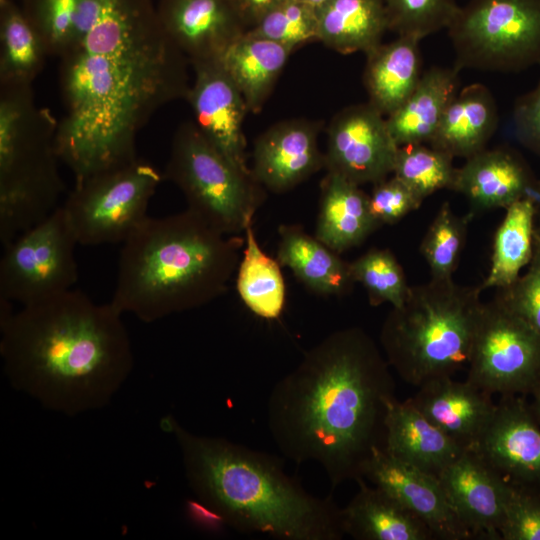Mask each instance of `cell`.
Segmentation results:
<instances>
[{
	"mask_svg": "<svg viewBox=\"0 0 540 540\" xmlns=\"http://www.w3.org/2000/svg\"><path fill=\"white\" fill-rule=\"evenodd\" d=\"M384 450L392 457L438 477L465 449L425 417L409 400L387 407Z\"/></svg>",
	"mask_w": 540,
	"mask_h": 540,
	"instance_id": "obj_22",
	"label": "cell"
},
{
	"mask_svg": "<svg viewBox=\"0 0 540 540\" xmlns=\"http://www.w3.org/2000/svg\"><path fill=\"white\" fill-rule=\"evenodd\" d=\"M160 171L140 158L75 181L61 205L77 242L84 246L123 243L148 217Z\"/></svg>",
	"mask_w": 540,
	"mask_h": 540,
	"instance_id": "obj_10",
	"label": "cell"
},
{
	"mask_svg": "<svg viewBox=\"0 0 540 540\" xmlns=\"http://www.w3.org/2000/svg\"><path fill=\"white\" fill-rule=\"evenodd\" d=\"M540 187L526 162L508 148L484 149L456 168L451 190L464 195L476 211L506 209L531 200Z\"/></svg>",
	"mask_w": 540,
	"mask_h": 540,
	"instance_id": "obj_20",
	"label": "cell"
},
{
	"mask_svg": "<svg viewBox=\"0 0 540 540\" xmlns=\"http://www.w3.org/2000/svg\"><path fill=\"white\" fill-rule=\"evenodd\" d=\"M419 42L398 36L366 53L363 78L368 102L386 117L406 101L420 80Z\"/></svg>",
	"mask_w": 540,
	"mask_h": 540,
	"instance_id": "obj_28",
	"label": "cell"
},
{
	"mask_svg": "<svg viewBox=\"0 0 540 540\" xmlns=\"http://www.w3.org/2000/svg\"><path fill=\"white\" fill-rule=\"evenodd\" d=\"M528 397L530 398V400H528L530 408L536 420L540 424V381L537 383Z\"/></svg>",
	"mask_w": 540,
	"mask_h": 540,
	"instance_id": "obj_45",
	"label": "cell"
},
{
	"mask_svg": "<svg viewBox=\"0 0 540 540\" xmlns=\"http://www.w3.org/2000/svg\"><path fill=\"white\" fill-rule=\"evenodd\" d=\"M21 9L50 56L59 57L73 36L81 0H21Z\"/></svg>",
	"mask_w": 540,
	"mask_h": 540,
	"instance_id": "obj_39",
	"label": "cell"
},
{
	"mask_svg": "<svg viewBox=\"0 0 540 540\" xmlns=\"http://www.w3.org/2000/svg\"><path fill=\"white\" fill-rule=\"evenodd\" d=\"M76 236L61 205L3 246L0 301L21 306L68 290L78 280Z\"/></svg>",
	"mask_w": 540,
	"mask_h": 540,
	"instance_id": "obj_11",
	"label": "cell"
},
{
	"mask_svg": "<svg viewBox=\"0 0 540 540\" xmlns=\"http://www.w3.org/2000/svg\"><path fill=\"white\" fill-rule=\"evenodd\" d=\"M58 121L31 84L0 85V242L5 246L58 206L64 191Z\"/></svg>",
	"mask_w": 540,
	"mask_h": 540,
	"instance_id": "obj_7",
	"label": "cell"
},
{
	"mask_svg": "<svg viewBox=\"0 0 540 540\" xmlns=\"http://www.w3.org/2000/svg\"><path fill=\"white\" fill-rule=\"evenodd\" d=\"M447 30L459 71L511 73L540 64V0H470Z\"/></svg>",
	"mask_w": 540,
	"mask_h": 540,
	"instance_id": "obj_9",
	"label": "cell"
},
{
	"mask_svg": "<svg viewBox=\"0 0 540 540\" xmlns=\"http://www.w3.org/2000/svg\"><path fill=\"white\" fill-rule=\"evenodd\" d=\"M497 294L540 334V245L534 238V252L525 273Z\"/></svg>",
	"mask_w": 540,
	"mask_h": 540,
	"instance_id": "obj_41",
	"label": "cell"
},
{
	"mask_svg": "<svg viewBox=\"0 0 540 540\" xmlns=\"http://www.w3.org/2000/svg\"><path fill=\"white\" fill-rule=\"evenodd\" d=\"M243 245L188 209L148 216L122 243L110 302L145 323L204 306L227 290Z\"/></svg>",
	"mask_w": 540,
	"mask_h": 540,
	"instance_id": "obj_5",
	"label": "cell"
},
{
	"mask_svg": "<svg viewBox=\"0 0 540 540\" xmlns=\"http://www.w3.org/2000/svg\"><path fill=\"white\" fill-rule=\"evenodd\" d=\"M305 3H308L312 6H315V7H318L319 5H321L322 3L328 1V0H301Z\"/></svg>",
	"mask_w": 540,
	"mask_h": 540,
	"instance_id": "obj_47",
	"label": "cell"
},
{
	"mask_svg": "<svg viewBox=\"0 0 540 540\" xmlns=\"http://www.w3.org/2000/svg\"><path fill=\"white\" fill-rule=\"evenodd\" d=\"M453 159L429 144H406L398 147L392 174L424 201L439 190H451L456 172Z\"/></svg>",
	"mask_w": 540,
	"mask_h": 540,
	"instance_id": "obj_34",
	"label": "cell"
},
{
	"mask_svg": "<svg viewBox=\"0 0 540 540\" xmlns=\"http://www.w3.org/2000/svg\"><path fill=\"white\" fill-rule=\"evenodd\" d=\"M355 282L365 288L372 306L389 303L400 307L409 292L402 266L388 249L373 248L350 263Z\"/></svg>",
	"mask_w": 540,
	"mask_h": 540,
	"instance_id": "obj_36",
	"label": "cell"
},
{
	"mask_svg": "<svg viewBox=\"0 0 540 540\" xmlns=\"http://www.w3.org/2000/svg\"><path fill=\"white\" fill-rule=\"evenodd\" d=\"M368 196L370 212L380 226L397 223L423 202L394 175L375 183Z\"/></svg>",
	"mask_w": 540,
	"mask_h": 540,
	"instance_id": "obj_42",
	"label": "cell"
},
{
	"mask_svg": "<svg viewBox=\"0 0 540 540\" xmlns=\"http://www.w3.org/2000/svg\"><path fill=\"white\" fill-rule=\"evenodd\" d=\"M277 260L312 292L321 296H342L355 283L350 263L340 258L301 226L281 225L278 229Z\"/></svg>",
	"mask_w": 540,
	"mask_h": 540,
	"instance_id": "obj_27",
	"label": "cell"
},
{
	"mask_svg": "<svg viewBox=\"0 0 540 540\" xmlns=\"http://www.w3.org/2000/svg\"><path fill=\"white\" fill-rule=\"evenodd\" d=\"M320 124L306 119L278 122L256 139L252 174L263 188L284 193L324 167Z\"/></svg>",
	"mask_w": 540,
	"mask_h": 540,
	"instance_id": "obj_19",
	"label": "cell"
},
{
	"mask_svg": "<svg viewBox=\"0 0 540 540\" xmlns=\"http://www.w3.org/2000/svg\"><path fill=\"white\" fill-rule=\"evenodd\" d=\"M512 121L518 142L540 157V80L516 100Z\"/></svg>",
	"mask_w": 540,
	"mask_h": 540,
	"instance_id": "obj_43",
	"label": "cell"
},
{
	"mask_svg": "<svg viewBox=\"0 0 540 540\" xmlns=\"http://www.w3.org/2000/svg\"><path fill=\"white\" fill-rule=\"evenodd\" d=\"M164 176L183 193L186 209L227 235H240L253 224L264 198L252 172L226 158L193 120L174 132Z\"/></svg>",
	"mask_w": 540,
	"mask_h": 540,
	"instance_id": "obj_8",
	"label": "cell"
},
{
	"mask_svg": "<svg viewBox=\"0 0 540 540\" xmlns=\"http://www.w3.org/2000/svg\"><path fill=\"white\" fill-rule=\"evenodd\" d=\"M398 147L386 116L369 102L351 105L329 123L324 167L359 186L375 184L393 172Z\"/></svg>",
	"mask_w": 540,
	"mask_h": 540,
	"instance_id": "obj_13",
	"label": "cell"
},
{
	"mask_svg": "<svg viewBox=\"0 0 540 540\" xmlns=\"http://www.w3.org/2000/svg\"><path fill=\"white\" fill-rule=\"evenodd\" d=\"M409 400L465 450L475 446L496 409L493 395L452 377L426 382Z\"/></svg>",
	"mask_w": 540,
	"mask_h": 540,
	"instance_id": "obj_21",
	"label": "cell"
},
{
	"mask_svg": "<svg viewBox=\"0 0 540 540\" xmlns=\"http://www.w3.org/2000/svg\"><path fill=\"white\" fill-rule=\"evenodd\" d=\"M58 58L56 147L75 181L135 160L140 130L158 109L185 100L191 84L190 63L153 0H81Z\"/></svg>",
	"mask_w": 540,
	"mask_h": 540,
	"instance_id": "obj_1",
	"label": "cell"
},
{
	"mask_svg": "<svg viewBox=\"0 0 540 540\" xmlns=\"http://www.w3.org/2000/svg\"><path fill=\"white\" fill-rule=\"evenodd\" d=\"M160 23L190 64L219 60L246 32L232 0H159Z\"/></svg>",
	"mask_w": 540,
	"mask_h": 540,
	"instance_id": "obj_17",
	"label": "cell"
},
{
	"mask_svg": "<svg viewBox=\"0 0 540 540\" xmlns=\"http://www.w3.org/2000/svg\"><path fill=\"white\" fill-rule=\"evenodd\" d=\"M191 65L194 77L185 100L191 107L193 122L234 165L252 172L246 158L243 123L249 110L243 95L220 60Z\"/></svg>",
	"mask_w": 540,
	"mask_h": 540,
	"instance_id": "obj_15",
	"label": "cell"
},
{
	"mask_svg": "<svg viewBox=\"0 0 540 540\" xmlns=\"http://www.w3.org/2000/svg\"><path fill=\"white\" fill-rule=\"evenodd\" d=\"M6 1H8V0H0V4H3Z\"/></svg>",
	"mask_w": 540,
	"mask_h": 540,
	"instance_id": "obj_48",
	"label": "cell"
},
{
	"mask_svg": "<svg viewBox=\"0 0 540 540\" xmlns=\"http://www.w3.org/2000/svg\"><path fill=\"white\" fill-rule=\"evenodd\" d=\"M389 30L417 40L447 29L459 10L456 0H383Z\"/></svg>",
	"mask_w": 540,
	"mask_h": 540,
	"instance_id": "obj_38",
	"label": "cell"
},
{
	"mask_svg": "<svg viewBox=\"0 0 540 540\" xmlns=\"http://www.w3.org/2000/svg\"><path fill=\"white\" fill-rule=\"evenodd\" d=\"M316 12L317 40L341 54H366L389 30L383 0H328Z\"/></svg>",
	"mask_w": 540,
	"mask_h": 540,
	"instance_id": "obj_29",
	"label": "cell"
},
{
	"mask_svg": "<svg viewBox=\"0 0 540 540\" xmlns=\"http://www.w3.org/2000/svg\"><path fill=\"white\" fill-rule=\"evenodd\" d=\"M446 498L473 539L501 540L508 484L472 449L438 476Z\"/></svg>",
	"mask_w": 540,
	"mask_h": 540,
	"instance_id": "obj_16",
	"label": "cell"
},
{
	"mask_svg": "<svg viewBox=\"0 0 540 540\" xmlns=\"http://www.w3.org/2000/svg\"><path fill=\"white\" fill-rule=\"evenodd\" d=\"M244 234L245 248L237 268L238 294L255 315L269 320L276 319L282 313L286 300L281 265L262 250L253 224L246 227Z\"/></svg>",
	"mask_w": 540,
	"mask_h": 540,
	"instance_id": "obj_33",
	"label": "cell"
},
{
	"mask_svg": "<svg viewBox=\"0 0 540 540\" xmlns=\"http://www.w3.org/2000/svg\"><path fill=\"white\" fill-rule=\"evenodd\" d=\"M292 52L286 46L245 33L219 59L249 112L261 110Z\"/></svg>",
	"mask_w": 540,
	"mask_h": 540,
	"instance_id": "obj_30",
	"label": "cell"
},
{
	"mask_svg": "<svg viewBox=\"0 0 540 540\" xmlns=\"http://www.w3.org/2000/svg\"><path fill=\"white\" fill-rule=\"evenodd\" d=\"M459 72L454 66H433L422 73L406 101L386 117L398 146L431 141L446 108L458 93Z\"/></svg>",
	"mask_w": 540,
	"mask_h": 540,
	"instance_id": "obj_26",
	"label": "cell"
},
{
	"mask_svg": "<svg viewBox=\"0 0 540 540\" xmlns=\"http://www.w3.org/2000/svg\"><path fill=\"white\" fill-rule=\"evenodd\" d=\"M48 56L21 6L12 0L0 4V85H32Z\"/></svg>",
	"mask_w": 540,
	"mask_h": 540,
	"instance_id": "obj_32",
	"label": "cell"
},
{
	"mask_svg": "<svg viewBox=\"0 0 540 540\" xmlns=\"http://www.w3.org/2000/svg\"><path fill=\"white\" fill-rule=\"evenodd\" d=\"M466 380L491 395L528 397L540 381V334L497 294L484 303Z\"/></svg>",
	"mask_w": 540,
	"mask_h": 540,
	"instance_id": "obj_12",
	"label": "cell"
},
{
	"mask_svg": "<svg viewBox=\"0 0 540 540\" xmlns=\"http://www.w3.org/2000/svg\"><path fill=\"white\" fill-rule=\"evenodd\" d=\"M478 286L453 278L410 286L400 307H392L380 331L384 355L406 383L452 377L467 367L484 302Z\"/></svg>",
	"mask_w": 540,
	"mask_h": 540,
	"instance_id": "obj_6",
	"label": "cell"
},
{
	"mask_svg": "<svg viewBox=\"0 0 540 540\" xmlns=\"http://www.w3.org/2000/svg\"><path fill=\"white\" fill-rule=\"evenodd\" d=\"M240 17L242 18L246 31L258 22V20L269 10L283 2L284 0H232Z\"/></svg>",
	"mask_w": 540,
	"mask_h": 540,
	"instance_id": "obj_44",
	"label": "cell"
},
{
	"mask_svg": "<svg viewBox=\"0 0 540 540\" xmlns=\"http://www.w3.org/2000/svg\"><path fill=\"white\" fill-rule=\"evenodd\" d=\"M363 478L416 514L435 539H473L451 508L438 477L377 449L364 468Z\"/></svg>",
	"mask_w": 540,
	"mask_h": 540,
	"instance_id": "obj_18",
	"label": "cell"
},
{
	"mask_svg": "<svg viewBox=\"0 0 540 540\" xmlns=\"http://www.w3.org/2000/svg\"><path fill=\"white\" fill-rule=\"evenodd\" d=\"M389 367L362 328L326 336L270 392L267 425L280 452L298 464H319L332 487L363 478L373 452L385 447L395 398Z\"/></svg>",
	"mask_w": 540,
	"mask_h": 540,
	"instance_id": "obj_2",
	"label": "cell"
},
{
	"mask_svg": "<svg viewBox=\"0 0 540 540\" xmlns=\"http://www.w3.org/2000/svg\"><path fill=\"white\" fill-rule=\"evenodd\" d=\"M181 453L190 489L219 520L278 540H340L341 508L308 493L280 460L221 437L194 434L173 416L160 421Z\"/></svg>",
	"mask_w": 540,
	"mask_h": 540,
	"instance_id": "obj_4",
	"label": "cell"
},
{
	"mask_svg": "<svg viewBox=\"0 0 540 540\" xmlns=\"http://www.w3.org/2000/svg\"><path fill=\"white\" fill-rule=\"evenodd\" d=\"M497 125L492 93L481 83L470 84L450 102L428 144L453 158L467 159L486 148Z\"/></svg>",
	"mask_w": 540,
	"mask_h": 540,
	"instance_id": "obj_25",
	"label": "cell"
},
{
	"mask_svg": "<svg viewBox=\"0 0 540 540\" xmlns=\"http://www.w3.org/2000/svg\"><path fill=\"white\" fill-rule=\"evenodd\" d=\"M470 216L456 215L449 202L441 205L420 245L431 278H453L465 245Z\"/></svg>",
	"mask_w": 540,
	"mask_h": 540,
	"instance_id": "obj_35",
	"label": "cell"
},
{
	"mask_svg": "<svg viewBox=\"0 0 540 540\" xmlns=\"http://www.w3.org/2000/svg\"><path fill=\"white\" fill-rule=\"evenodd\" d=\"M508 487L501 540H540V489Z\"/></svg>",
	"mask_w": 540,
	"mask_h": 540,
	"instance_id": "obj_40",
	"label": "cell"
},
{
	"mask_svg": "<svg viewBox=\"0 0 540 540\" xmlns=\"http://www.w3.org/2000/svg\"><path fill=\"white\" fill-rule=\"evenodd\" d=\"M472 450L508 485L540 489V424L528 397L500 396Z\"/></svg>",
	"mask_w": 540,
	"mask_h": 540,
	"instance_id": "obj_14",
	"label": "cell"
},
{
	"mask_svg": "<svg viewBox=\"0 0 540 540\" xmlns=\"http://www.w3.org/2000/svg\"><path fill=\"white\" fill-rule=\"evenodd\" d=\"M359 490L341 508L345 535L357 540H432L434 534L416 514L364 478L356 481Z\"/></svg>",
	"mask_w": 540,
	"mask_h": 540,
	"instance_id": "obj_23",
	"label": "cell"
},
{
	"mask_svg": "<svg viewBox=\"0 0 540 540\" xmlns=\"http://www.w3.org/2000/svg\"><path fill=\"white\" fill-rule=\"evenodd\" d=\"M493 242L490 270L480 288L506 289L529 265L534 252V232L539 210L527 199H520L506 209Z\"/></svg>",
	"mask_w": 540,
	"mask_h": 540,
	"instance_id": "obj_31",
	"label": "cell"
},
{
	"mask_svg": "<svg viewBox=\"0 0 540 540\" xmlns=\"http://www.w3.org/2000/svg\"><path fill=\"white\" fill-rule=\"evenodd\" d=\"M316 7L301 0H284L245 33L286 46L293 51L304 43L317 40Z\"/></svg>",
	"mask_w": 540,
	"mask_h": 540,
	"instance_id": "obj_37",
	"label": "cell"
},
{
	"mask_svg": "<svg viewBox=\"0 0 540 540\" xmlns=\"http://www.w3.org/2000/svg\"><path fill=\"white\" fill-rule=\"evenodd\" d=\"M380 225L359 185L328 172L321 184L315 237L336 253L360 245Z\"/></svg>",
	"mask_w": 540,
	"mask_h": 540,
	"instance_id": "obj_24",
	"label": "cell"
},
{
	"mask_svg": "<svg viewBox=\"0 0 540 540\" xmlns=\"http://www.w3.org/2000/svg\"><path fill=\"white\" fill-rule=\"evenodd\" d=\"M534 238H535V241L540 245V211L537 214Z\"/></svg>",
	"mask_w": 540,
	"mask_h": 540,
	"instance_id": "obj_46",
	"label": "cell"
},
{
	"mask_svg": "<svg viewBox=\"0 0 540 540\" xmlns=\"http://www.w3.org/2000/svg\"><path fill=\"white\" fill-rule=\"evenodd\" d=\"M0 304L5 375L44 408L67 416L101 409L132 372L123 314L111 302L71 289L16 312Z\"/></svg>",
	"mask_w": 540,
	"mask_h": 540,
	"instance_id": "obj_3",
	"label": "cell"
}]
</instances>
